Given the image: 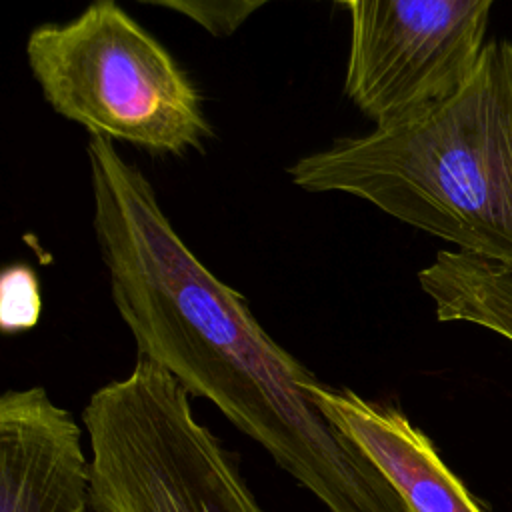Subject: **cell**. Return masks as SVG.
I'll return each instance as SVG.
<instances>
[{
  "label": "cell",
  "instance_id": "obj_5",
  "mask_svg": "<svg viewBox=\"0 0 512 512\" xmlns=\"http://www.w3.org/2000/svg\"><path fill=\"white\" fill-rule=\"evenodd\" d=\"M496 0H360L344 92L386 124L458 86L486 46Z\"/></svg>",
  "mask_w": 512,
  "mask_h": 512
},
{
  "label": "cell",
  "instance_id": "obj_7",
  "mask_svg": "<svg viewBox=\"0 0 512 512\" xmlns=\"http://www.w3.org/2000/svg\"><path fill=\"white\" fill-rule=\"evenodd\" d=\"M308 392L340 432L372 460L408 512H482L430 438L398 408L320 380Z\"/></svg>",
  "mask_w": 512,
  "mask_h": 512
},
{
  "label": "cell",
  "instance_id": "obj_4",
  "mask_svg": "<svg viewBox=\"0 0 512 512\" xmlns=\"http://www.w3.org/2000/svg\"><path fill=\"white\" fill-rule=\"evenodd\" d=\"M82 426L94 512H266L190 392L152 360L98 388Z\"/></svg>",
  "mask_w": 512,
  "mask_h": 512
},
{
  "label": "cell",
  "instance_id": "obj_3",
  "mask_svg": "<svg viewBox=\"0 0 512 512\" xmlns=\"http://www.w3.org/2000/svg\"><path fill=\"white\" fill-rule=\"evenodd\" d=\"M26 60L50 108L90 136L150 154L200 150L212 136L190 76L116 0L36 26Z\"/></svg>",
  "mask_w": 512,
  "mask_h": 512
},
{
  "label": "cell",
  "instance_id": "obj_2",
  "mask_svg": "<svg viewBox=\"0 0 512 512\" xmlns=\"http://www.w3.org/2000/svg\"><path fill=\"white\" fill-rule=\"evenodd\" d=\"M306 192H342L512 266V42L488 40L450 92L298 158Z\"/></svg>",
  "mask_w": 512,
  "mask_h": 512
},
{
  "label": "cell",
  "instance_id": "obj_6",
  "mask_svg": "<svg viewBox=\"0 0 512 512\" xmlns=\"http://www.w3.org/2000/svg\"><path fill=\"white\" fill-rule=\"evenodd\" d=\"M90 458L74 416L42 386L0 398V512H86Z\"/></svg>",
  "mask_w": 512,
  "mask_h": 512
},
{
  "label": "cell",
  "instance_id": "obj_8",
  "mask_svg": "<svg viewBox=\"0 0 512 512\" xmlns=\"http://www.w3.org/2000/svg\"><path fill=\"white\" fill-rule=\"evenodd\" d=\"M440 322H474L512 340V266L462 252L440 250L418 272Z\"/></svg>",
  "mask_w": 512,
  "mask_h": 512
},
{
  "label": "cell",
  "instance_id": "obj_11",
  "mask_svg": "<svg viewBox=\"0 0 512 512\" xmlns=\"http://www.w3.org/2000/svg\"><path fill=\"white\" fill-rule=\"evenodd\" d=\"M334 2H338V4H344V6H348L350 10H354V8L358 6V2H360V0H334Z\"/></svg>",
  "mask_w": 512,
  "mask_h": 512
},
{
  "label": "cell",
  "instance_id": "obj_1",
  "mask_svg": "<svg viewBox=\"0 0 512 512\" xmlns=\"http://www.w3.org/2000/svg\"><path fill=\"white\" fill-rule=\"evenodd\" d=\"M92 228L112 302L140 358L210 400L328 512H408L372 460L320 410L318 380L192 252L142 170L86 142Z\"/></svg>",
  "mask_w": 512,
  "mask_h": 512
},
{
  "label": "cell",
  "instance_id": "obj_9",
  "mask_svg": "<svg viewBox=\"0 0 512 512\" xmlns=\"http://www.w3.org/2000/svg\"><path fill=\"white\" fill-rule=\"evenodd\" d=\"M182 14L212 36L234 34L252 14L278 0H136Z\"/></svg>",
  "mask_w": 512,
  "mask_h": 512
},
{
  "label": "cell",
  "instance_id": "obj_10",
  "mask_svg": "<svg viewBox=\"0 0 512 512\" xmlns=\"http://www.w3.org/2000/svg\"><path fill=\"white\" fill-rule=\"evenodd\" d=\"M42 310L40 284L28 264H10L0 276V324L6 334L32 328Z\"/></svg>",
  "mask_w": 512,
  "mask_h": 512
}]
</instances>
